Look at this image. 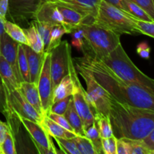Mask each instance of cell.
Wrapping results in <instances>:
<instances>
[{"label": "cell", "instance_id": "cell-17", "mask_svg": "<svg viewBox=\"0 0 154 154\" xmlns=\"http://www.w3.org/2000/svg\"><path fill=\"white\" fill-rule=\"evenodd\" d=\"M59 11L63 16L64 21V26L68 31V34H70L75 29L79 26L84 21L87 20L88 18L81 12L75 10L74 8L63 5L56 4Z\"/></svg>", "mask_w": 154, "mask_h": 154}, {"label": "cell", "instance_id": "cell-24", "mask_svg": "<svg viewBox=\"0 0 154 154\" xmlns=\"http://www.w3.org/2000/svg\"><path fill=\"white\" fill-rule=\"evenodd\" d=\"M121 9L135 19L143 21H153L145 11L131 0H121Z\"/></svg>", "mask_w": 154, "mask_h": 154}, {"label": "cell", "instance_id": "cell-4", "mask_svg": "<svg viewBox=\"0 0 154 154\" xmlns=\"http://www.w3.org/2000/svg\"><path fill=\"white\" fill-rule=\"evenodd\" d=\"M101 61L123 81L139 86L154 95V79L143 73L134 64L121 43Z\"/></svg>", "mask_w": 154, "mask_h": 154}, {"label": "cell", "instance_id": "cell-51", "mask_svg": "<svg viewBox=\"0 0 154 154\" xmlns=\"http://www.w3.org/2000/svg\"><path fill=\"white\" fill-rule=\"evenodd\" d=\"M0 154H1V153H0Z\"/></svg>", "mask_w": 154, "mask_h": 154}, {"label": "cell", "instance_id": "cell-6", "mask_svg": "<svg viewBox=\"0 0 154 154\" xmlns=\"http://www.w3.org/2000/svg\"><path fill=\"white\" fill-rule=\"evenodd\" d=\"M76 70L84 78L87 89L85 95L93 113L100 114L105 117H109L112 96L110 93L96 81L90 72L81 66L75 65Z\"/></svg>", "mask_w": 154, "mask_h": 154}, {"label": "cell", "instance_id": "cell-25", "mask_svg": "<svg viewBox=\"0 0 154 154\" xmlns=\"http://www.w3.org/2000/svg\"><path fill=\"white\" fill-rule=\"evenodd\" d=\"M5 31L17 42L22 45H28V42L23 29L21 28L18 24L6 19L5 20Z\"/></svg>", "mask_w": 154, "mask_h": 154}, {"label": "cell", "instance_id": "cell-34", "mask_svg": "<svg viewBox=\"0 0 154 154\" xmlns=\"http://www.w3.org/2000/svg\"><path fill=\"white\" fill-rule=\"evenodd\" d=\"M125 140L129 146L130 154H151L142 140H133L128 138H125Z\"/></svg>", "mask_w": 154, "mask_h": 154}, {"label": "cell", "instance_id": "cell-26", "mask_svg": "<svg viewBox=\"0 0 154 154\" xmlns=\"http://www.w3.org/2000/svg\"><path fill=\"white\" fill-rule=\"evenodd\" d=\"M95 123L99 129L102 138H108L114 136L112 126L109 117H105L100 114H94Z\"/></svg>", "mask_w": 154, "mask_h": 154}, {"label": "cell", "instance_id": "cell-31", "mask_svg": "<svg viewBox=\"0 0 154 154\" xmlns=\"http://www.w3.org/2000/svg\"><path fill=\"white\" fill-rule=\"evenodd\" d=\"M72 139L76 144L80 154H96L93 144L86 136L78 135Z\"/></svg>", "mask_w": 154, "mask_h": 154}, {"label": "cell", "instance_id": "cell-46", "mask_svg": "<svg viewBox=\"0 0 154 154\" xmlns=\"http://www.w3.org/2000/svg\"><path fill=\"white\" fill-rule=\"evenodd\" d=\"M72 44L77 49L81 51V50H82L83 45H84V40L83 39H73Z\"/></svg>", "mask_w": 154, "mask_h": 154}, {"label": "cell", "instance_id": "cell-15", "mask_svg": "<svg viewBox=\"0 0 154 154\" xmlns=\"http://www.w3.org/2000/svg\"><path fill=\"white\" fill-rule=\"evenodd\" d=\"M102 0H56L53 2L74 8L85 15L88 20H94Z\"/></svg>", "mask_w": 154, "mask_h": 154}, {"label": "cell", "instance_id": "cell-8", "mask_svg": "<svg viewBox=\"0 0 154 154\" xmlns=\"http://www.w3.org/2000/svg\"><path fill=\"white\" fill-rule=\"evenodd\" d=\"M3 85V84H2ZM5 94L7 108L4 116L8 114H14L17 117L28 119L38 123H41L44 116L39 114L25 99L19 87L11 90L3 85Z\"/></svg>", "mask_w": 154, "mask_h": 154}, {"label": "cell", "instance_id": "cell-12", "mask_svg": "<svg viewBox=\"0 0 154 154\" xmlns=\"http://www.w3.org/2000/svg\"><path fill=\"white\" fill-rule=\"evenodd\" d=\"M72 96L75 109L81 117L84 131H86L95 123V117L93 109L86 98L85 90L78 78L75 80Z\"/></svg>", "mask_w": 154, "mask_h": 154}, {"label": "cell", "instance_id": "cell-14", "mask_svg": "<svg viewBox=\"0 0 154 154\" xmlns=\"http://www.w3.org/2000/svg\"><path fill=\"white\" fill-rule=\"evenodd\" d=\"M34 20L53 26L64 25L63 16L57 5L51 1H45L41 5L35 15Z\"/></svg>", "mask_w": 154, "mask_h": 154}, {"label": "cell", "instance_id": "cell-13", "mask_svg": "<svg viewBox=\"0 0 154 154\" xmlns=\"http://www.w3.org/2000/svg\"><path fill=\"white\" fill-rule=\"evenodd\" d=\"M18 42L12 39L7 33L5 32L2 37L0 43V54L11 66L20 86L23 80L18 66Z\"/></svg>", "mask_w": 154, "mask_h": 154}, {"label": "cell", "instance_id": "cell-42", "mask_svg": "<svg viewBox=\"0 0 154 154\" xmlns=\"http://www.w3.org/2000/svg\"><path fill=\"white\" fill-rule=\"evenodd\" d=\"M142 141L150 150V153L154 154V129L146 138L142 140Z\"/></svg>", "mask_w": 154, "mask_h": 154}, {"label": "cell", "instance_id": "cell-9", "mask_svg": "<svg viewBox=\"0 0 154 154\" xmlns=\"http://www.w3.org/2000/svg\"><path fill=\"white\" fill-rule=\"evenodd\" d=\"M46 0H9L6 17L8 16L12 22L23 25L35 18L41 5ZM31 22V21H30Z\"/></svg>", "mask_w": 154, "mask_h": 154}, {"label": "cell", "instance_id": "cell-22", "mask_svg": "<svg viewBox=\"0 0 154 154\" xmlns=\"http://www.w3.org/2000/svg\"><path fill=\"white\" fill-rule=\"evenodd\" d=\"M24 32L26 36L28 45L35 52L42 54L45 53V46L43 41L36 29L35 26L31 20L29 25L27 28H23Z\"/></svg>", "mask_w": 154, "mask_h": 154}, {"label": "cell", "instance_id": "cell-32", "mask_svg": "<svg viewBox=\"0 0 154 154\" xmlns=\"http://www.w3.org/2000/svg\"><path fill=\"white\" fill-rule=\"evenodd\" d=\"M60 146V150L63 153L80 154L78 147L73 139H66L62 138H54Z\"/></svg>", "mask_w": 154, "mask_h": 154}, {"label": "cell", "instance_id": "cell-21", "mask_svg": "<svg viewBox=\"0 0 154 154\" xmlns=\"http://www.w3.org/2000/svg\"><path fill=\"white\" fill-rule=\"evenodd\" d=\"M0 78L3 85L7 87L8 89L13 90L19 87V84L11 66L1 54H0Z\"/></svg>", "mask_w": 154, "mask_h": 154}, {"label": "cell", "instance_id": "cell-44", "mask_svg": "<svg viewBox=\"0 0 154 154\" xmlns=\"http://www.w3.org/2000/svg\"><path fill=\"white\" fill-rule=\"evenodd\" d=\"M8 131L9 126L8 123L0 120V148H1V146L2 145L4 141L5 140Z\"/></svg>", "mask_w": 154, "mask_h": 154}, {"label": "cell", "instance_id": "cell-43", "mask_svg": "<svg viewBox=\"0 0 154 154\" xmlns=\"http://www.w3.org/2000/svg\"><path fill=\"white\" fill-rule=\"evenodd\" d=\"M6 108H7V104H6L5 94L2 83L1 78H0V112L5 114Z\"/></svg>", "mask_w": 154, "mask_h": 154}, {"label": "cell", "instance_id": "cell-2", "mask_svg": "<svg viewBox=\"0 0 154 154\" xmlns=\"http://www.w3.org/2000/svg\"><path fill=\"white\" fill-rule=\"evenodd\" d=\"M110 120L117 138L143 140L154 129V111L121 103L112 97Z\"/></svg>", "mask_w": 154, "mask_h": 154}, {"label": "cell", "instance_id": "cell-16", "mask_svg": "<svg viewBox=\"0 0 154 154\" xmlns=\"http://www.w3.org/2000/svg\"><path fill=\"white\" fill-rule=\"evenodd\" d=\"M25 50L27 62H28L29 69L30 82L38 84L39 76H40L41 71L43 66L44 58H45V53L39 54L33 51L29 45H23Z\"/></svg>", "mask_w": 154, "mask_h": 154}, {"label": "cell", "instance_id": "cell-49", "mask_svg": "<svg viewBox=\"0 0 154 154\" xmlns=\"http://www.w3.org/2000/svg\"><path fill=\"white\" fill-rule=\"evenodd\" d=\"M46 1H51V2H54V1H56V0H46Z\"/></svg>", "mask_w": 154, "mask_h": 154}, {"label": "cell", "instance_id": "cell-45", "mask_svg": "<svg viewBox=\"0 0 154 154\" xmlns=\"http://www.w3.org/2000/svg\"><path fill=\"white\" fill-rule=\"evenodd\" d=\"M9 0H0V16L6 19Z\"/></svg>", "mask_w": 154, "mask_h": 154}, {"label": "cell", "instance_id": "cell-28", "mask_svg": "<svg viewBox=\"0 0 154 154\" xmlns=\"http://www.w3.org/2000/svg\"><path fill=\"white\" fill-rule=\"evenodd\" d=\"M18 66H19L20 72L22 76L23 81L30 82L29 69L28 62H27L25 50L22 44L18 45Z\"/></svg>", "mask_w": 154, "mask_h": 154}, {"label": "cell", "instance_id": "cell-39", "mask_svg": "<svg viewBox=\"0 0 154 154\" xmlns=\"http://www.w3.org/2000/svg\"><path fill=\"white\" fill-rule=\"evenodd\" d=\"M145 11L154 21V4L153 0H131Z\"/></svg>", "mask_w": 154, "mask_h": 154}, {"label": "cell", "instance_id": "cell-10", "mask_svg": "<svg viewBox=\"0 0 154 154\" xmlns=\"http://www.w3.org/2000/svg\"><path fill=\"white\" fill-rule=\"evenodd\" d=\"M38 89L41 98L42 114L44 116L50 113L53 103L54 96V84L51 72V54L45 52L43 66L38 81Z\"/></svg>", "mask_w": 154, "mask_h": 154}, {"label": "cell", "instance_id": "cell-40", "mask_svg": "<svg viewBox=\"0 0 154 154\" xmlns=\"http://www.w3.org/2000/svg\"><path fill=\"white\" fill-rule=\"evenodd\" d=\"M137 54L142 58L148 60L150 56V48L148 44L145 42H141L137 46Z\"/></svg>", "mask_w": 154, "mask_h": 154}, {"label": "cell", "instance_id": "cell-3", "mask_svg": "<svg viewBox=\"0 0 154 154\" xmlns=\"http://www.w3.org/2000/svg\"><path fill=\"white\" fill-rule=\"evenodd\" d=\"M84 31V55L102 60L106 58L121 42L120 35L106 27L87 20L79 26Z\"/></svg>", "mask_w": 154, "mask_h": 154}, {"label": "cell", "instance_id": "cell-23", "mask_svg": "<svg viewBox=\"0 0 154 154\" xmlns=\"http://www.w3.org/2000/svg\"><path fill=\"white\" fill-rule=\"evenodd\" d=\"M64 116L67 119L68 122L73 128L74 131L76 132L78 135H81V136H85V131L83 126V123L81 121V119L80 116L78 115L76 109L75 108V105L73 103V99L69 103V107L65 113Z\"/></svg>", "mask_w": 154, "mask_h": 154}, {"label": "cell", "instance_id": "cell-47", "mask_svg": "<svg viewBox=\"0 0 154 154\" xmlns=\"http://www.w3.org/2000/svg\"><path fill=\"white\" fill-rule=\"evenodd\" d=\"M5 20L6 19H4L0 16V43H1V39L3 34L5 32Z\"/></svg>", "mask_w": 154, "mask_h": 154}, {"label": "cell", "instance_id": "cell-19", "mask_svg": "<svg viewBox=\"0 0 154 154\" xmlns=\"http://www.w3.org/2000/svg\"><path fill=\"white\" fill-rule=\"evenodd\" d=\"M19 90H20L23 96L29 102V103L42 116V108L41 103V98L39 95L38 84L33 82L23 81L19 86Z\"/></svg>", "mask_w": 154, "mask_h": 154}, {"label": "cell", "instance_id": "cell-41", "mask_svg": "<svg viewBox=\"0 0 154 154\" xmlns=\"http://www.w3.org/2000/svg\"><path fill=\"white\" fill-rule=\"evenodd\" d=\"M117 154H130L129 146L125 138H117Z\"/></svg>", "mask_w": 154, "mask_h": 154}, {"label": "cell", "instance_id": "cell-18", "mask_svg": "<svg viewBox=\"0 0 154 154\" xmlns=\"http://www.w3.org/2000/svg\"><path fill=\"white\" fill-rule=\"evenodd\" d=\"M77 78H78L76 71L62 78L60 83L54 87L52 104L55 103L57 101L65 99L68 96H72L75 87V80Z\"/></svg>", "mask_w": 154, "mask_h": 154}, {"label": "cell", "instance_id": "cell-35", "mask_svg": "<svg viewBox=\"0 0 154 154\" xmlns=\"http://www.w3.org/2000/svg\"><path fill=\"white\" fill-rule=\"evenodd\" d=\"M72 99V96H70L52 104L51 107V110H50V113H54V114L64 115Z\"/></svg>", "mask_w": 154, "mask_h": 154}, {"label": "cell", "instance_id": "cell-27", "mask_svg": "<svg viewBox=\"0 0 154 154\" xmlns=\"http://www.w3.org/2000/svg\"><path fill=\"white\" fill-rule=\"evenodd\" d=\"M85 136L90 140L95 150H96V154L103 153L102 145V138H101L99 129L96 126V123H93L92 126H90L85 131Z\"/></svg>", "mask_w": 154, "mask_h": 154}, {"label": "cell", "instance_id": "cell-7", "mask_svg": "<svg viewBox=\"0 0 154 154\" xmlns=\"http://www.w3.org/2000/svg\"><path fill=\"white\" fill-rule=\"evenodd\" d=\"M51 72L55 87L62 78L76 71L72 58V48L67 41H61L51 51Z\"/></svg>", "mask_w": 154, "mask_h": 154}, {"label": "cell", "instance_id": "cell-5", "mask_svg": "<svg viewBox=\"0 0 154 154\" xmlns=\"http://www.w3.org/2000/svg\"><path fill=\"white\" fill-rule=\"evenodd\" d=\"M94 21L117 35H141L134 18L123 9L102 0Z\"/></svg>", "mask_w": 154, "mask_h": 154}, {"label": "cell", "instance_id": "cell-20", "mask_svg": "<svg viewBox=\"0 0 154 154\" xmlns=\"http://www.w3.org/2000/svg\"><path fill=\"white\" fill-rule=\"evenodd\" d=\"M44 129L47 131L49 135L52 138H62L66 139H72L75 137L78 136L77 133L67 130L65 128L51 120L48 115L44 116L42 122L40 123Z\"/></svg>", "mask_w": 154, "mask_h": 154}, {"label": "cell", "instance_id": "cell-36", "mask_svg": "<svg viewBox=\"0 0 154 154\" xmlns=\"http://www.w3.org/2000/svg\"><path fill=\"white\" fill-rule=\"evenodd\" d=\"M134 18V17H133ZM135 24L141 35L154 38V21H143L134 18Z\"/></svg>", "mask_w": 154, "mask_h": 154}, {"label": "cell", "instance_id": "cell-37", "mask_svg": "<svg viewBox=\"0 0 154 154\" xmlns=\"http://www.w3.org/2000/svg\"><path fill=\"white\" fill-rule=\"evenodd\" d=\"M103 153L117 154V138L112 136L108 138H102Z\"/></svg>", "mask_w": 154, "mask_h": 154}, {"label": "cell", "instance_id": "cell-29", "mask_svg": "<svg viewBox=\"0 0 154 154\" xmlns=\"http://www.w3.org/2000/svg\"><path fill=\"white\" fill-rule=\"evenodd\" d=\"M32 21L34 23V25L35 26L36 29H37L38 32L42 41H43L45 52L47 49H48V46H49L50 40H51V30H52L54 26L49 23H46L39 22V21L35 20H32Z\"/></svg>", "mask_w": 154, "mask_h": 154}, {"label": "cell", "instance_id": "cell-33", "mask_svg": "<svg viewBox=\"0 0 154 154\" xmlns=\"http://www.w3.org/2000/svg\"><path fill=\"white\" fill-rule=\"evenodd\" d=\"M0 152H1V154L17 153V151L16 150V139L10 129L8 132L5 140L3 142L2 145L1 146Z\"/></svg>", "mask_w": 154, "mask_h": 154}, {"label": "cell", "instance_id": "cell-11", "mask_svg": "<svg viewBox=\"0 0 154 154\" xmlns=\"http://www.w3.org/2000/svg\"><path fill=\"white\" fill-rule=\"evenodd\" d=\"M18 118L29 135L38 153L40 154L60 153L51 140L49 134L40 123L20 117H18Z\"/></svg>", "mask_w": 154, "mask_h": 154}, {"label": "cell", "instance_id": "cell-30", "mask_svg": "<svg viewBox=\"0 0 154 154\" xmlns=\"http://www.w3.org/2000/svg\"><path fill=\"white\" fill-rule=\"evenodd\" d=\"M64 34H68V31L63 25L54 26L51 30V40L49 46L45 52H50L51 50L61 42V38Z\"/></svg>", "mask_w": 154, "mask_h": 154}, {"label": "cell", "instance_id": "cell-1", "mask_svg": "<svg viewBox=\"0 0 154 154\" xmlns=\"http://www.w3.org/2000/svg\"><path fill=\"white\" fill-rule=\"evenodd\" d=\"M75 65L90 72L96 81L118 102L154 111V95L139 86L123 81L101 60L84 55L75 59Z\"/></svg>", "mask_w": 154, "mask_h": 154}, {"label": "cell", "instance_id": "cell-38", "mask_svg": "<svg viewBox=\"0 0 154 154\" xmlns=\"http://www.w3.org/2000/svg\"><path fill=\"white\" fill-rule=\"evenodd\" d=\"M48 116L51 119V120H54V121L56 122L57 123H58L60 126H61L62 127L65 128L66 129L71 131V132H75V131H74L73 128L71 126V125L69 124L67 119L66 118V117H65L64 115L54 114V113H49V114H48ZM75 133H76V132H75Z\"/></svg>", "mask_w": 154, "mask_h": 154}, {"label": "cell", "instance_id": "cell-50", "mask_svg": "<svg viewBox=\"0 0 154 154\" xmlns=\"http://www.w3.org/2000/svg\"><path fill=\"white\" fill-rule=\"evenodd\" d=\"M153 4H154V0H153Z\"/></svg>", "mask_w": 154, "mask_h": 154}, {"label": "cell", "instance_id": "cell-48", "mask_svg": "<svg viewBox=\"0 0 154 154\" xmlns=\"http://www.w3.org/2000/svg\"><path fill=\"white\" fill-rule=\"evenodd\" d=\"M104 1L107 2L116 6V7L121 8V0H104Z\"/></svg>", "mask_w": 154, "mask_h": 154}]
</instances>
